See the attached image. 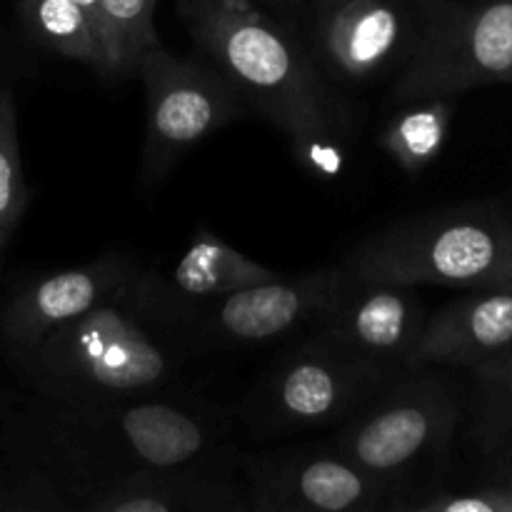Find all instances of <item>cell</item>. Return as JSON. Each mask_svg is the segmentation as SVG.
Instances as JSON below:
<instances>
[{
    "mask_svg": "<svg viewBox=\"0 0 512 512\" xmlns=\"http://www.w3.org/2000/svg\"><path fill=\"white\" fill-rule=\"evenodd\" d=\"M315 3L320 5V15H325L330 8H335L338 3H343V0H315Z\"/></svg>",
    "mask_w": 512,
    "mask_h": 512,
    "instance_id": "4316f807",
    "label": "cell"
},
{
    "mask_svg": "<svg viewBox=\"0 0 512 512\" xmlns=\"http://www.w3.org/2000/svg\"><path fill=\"white\" fill-rule=\"evenodd\" d=\"M428 320L415 288L353 283L310 325L308 338L405 370Z\"/></svg>",
    "mask_w": 512,
    "mask_h": 512,
    "instance_id": "7c38bea8",
    "label": "cell"
},
{
    "mask_svg": "<svg viewBox=\"0 0 512 512\" xmlns=\"http://www.w3.org/2000/svg\"><path fill=\"white\" fill-rule=\"evenodd\" d=\"M0 512H48L38 500H33V493H13L0 498Z\"/></svg>",
    "mask_w": 512,
    "mask_h": 512,
    "instance_id": "603a6c76",
    "label": "cell"
},
{
    "mask_svg": "<svg viewBox=\"0 0 512 512\" xmlns=\"http://www.w3.org/2000/svg\"><path fill=\"white\" fill-rule=\"evenodd\" d=\"M450 118H453L450 98L415 100L388 120L380 133V148L403 173L418 175L443 150Z\"/></svg>",
    "mask_w": 512,
    "mask_h": 512,
    "instance_id": "ac0fdd59",
    "label": "cell"
},
{
    "mask_svg": "<svg viewBox=\"0 0 512 512\" xmlns=\"http://www.w3.org/2000/svg\"><path fill=\"white\" fill-rule=\"evenodd\" d=\"M498 288H505V290H512V263L508 265V270L503 273V278H500Z\"/></svg>",
    "mask_w": 512,
    "mask_h": 512,
    "instance_id": "484cf974",
    "label": "cell"
},
{
    "mask_svg": "<svg viewBox=\"0 0 512 512\" xmlns=\"http://www.w3.org/2000/svg\"><path fill=\"white\" fill-rule=\"evenodd\" d=\"M158 0H100V48L105 78H130L158 43Z\"/></svg>",
    "mask_w": 512,
    "mask_h": 512,
    "instance_id": "d6986e66",
    "label": "cell"
},
{
    "mask_svg": "<svg viewBox=\"0 0 512 512\" xmlns=\"http://www.w3.org/2000/svg\"><path fill=\"white\" fill-rule=\"evenodd\" d=\"M512 83V0L428 13L388 98L395 105L453 98L480 85Z\"/></svg>",
    "mask_w": 512,
    "mask_h": 512,
    "instance_id": "52a82bcc",
    "label": "cell"
},
{
    "mask_svg": "<svg viewBox=\"0 0 512 512\" xmlns=\"http://www.w3.org/2000/svg\"><path fill=\"white\" fill-rule=\"evenodd\" d=\"M405 370L358 358L305 338L250 398V425L260 433H293L345 423Z\"/></svg>",
    "mask_w": 512,
    "mask_h": 512,
    "instance_id": "8992f818",
    "label": "cell"
},
{
    "mask_svg": "<svg viewBox=\"0 0 512 512\" xmlns=\"http://www.w3.org/2000/svg\"><path fill=\"white\" fill-rule=\"evenodd\" d=\"M90 512H245L213 463L135 480L90 505Z\"/></svg>",
    "mask_w": 512,
    "mask_h": 512,
    "instance_id": "2e32d148",
    "label": "cell"
},
{
    "mask_svg": "<svg viewBox=\"0 0 512 512\" xmlns=\"http://www.w3.org/2000/svg\"><path fill=\"white\" fill-rule=\"evenodd\" d=\"M210 65L288 138L313 173H335L348 113L315 55L248 0H180Z\"/></svg>",
    "mask_w": 512,
    "mask_h": 512,
    "instance_id": "7a4b0ae2",
    "label": "cell"
},
{
    "mask_svg": "<svg viewBox=\"0 0 512 512\" xmlns=\"http://www.w3.org/2000/svg\"><path fill=\"white\" fill-rule=\"evenodd\" d=\"M30 203L20 155L18 108L8 88H0V255L13 238Z\"/></svg>",
    "mask_w": 512,
    "mask_h": 512,
    "instance_id": "ffe728a7",
    "label": "cell"
},
{
    "mask_svg": "<svg viewBox=\"0 0 512 512\" xmlns=\"http://www.w3.org/2000/svg\"><path fill=\"white\" fill-rule=\"evenodd\" d=\"M225 425L203 403L150 395L110 405H63L28 395L5 440L35 483L95 500L135 480L218 458Z\"/></svg>",
    "mask_w": 512,
    "mask_h": 512,
    "instance_id": "6da1fadb",
    "label": "cell"
},
{
    "mask_svg": "<svg viewBox=\"0 0 512 512\" xmlns=\"http://www.w3.org/2000/svg\"><path fill=\"white\" fill-rule=\"evenodd\" d=\"M75 3L80 5V10L85 13L88 23L93 25V33H95V38H98V43H100V0H75ZM100 50H103V48H100Z\"/></svg>",
    "mask_w": 512,
    "mask_h": 512,
    "instance_id": "cb8c5ba5",
    "label": "cell"
},
{
    "mask_svg": "<svg viewBox=\"0 0 512 512\" xmlns=\"http://www.w3.org/2000/svg\"><path fill=\"white\" fill-rule=\"evenodd\" d=\"M510 458H512V445H510Z\"/></svg>",
    "mask_w": 512,
    "mask_h": 512,
    "instance_id": "f1b7e54d",
    "label": "cell"
},
{
    "mask_svg": "<svg viewBox=\"0 0 512 512\" xmlns=\"http://www.w3.org/2000/svg\"><path fill=\"white\" fill-rule=\"evenodd\" d=\"M480 435L490 448L512 445V348L475 368Z\"/></svg>",
    "mask_w": 512,
    "mask_h": 512,
    "instance_id": "44dd1931",
    "label": "cell"
},
{
    "mask_svg": "<svg viewBox=\"0 0 512 512\" xmlns=\"http://www.w3.org/2000/svg\"><path fill=\"white\" fill-rule=\"evenodd\" d=\"M275 278H280V273L240 253L215 233L198 230L193 243L175 263L168 283H153L148 275H143L140 290L148 298L163 300V303H200V300L223 298V295L238 293L250 285L268 283Z\"/></svg>",
    "mask_w": 512,
    "mask_h": 512,
    "instance_id": "9a60e30c",
    "label": "cell"
},
{
    "mask_svg": "<svg viewBox=\"0 0 512 512\" xmlns=\"http://www.w3.org/2000/svg\"><path fill=\"white\" fill-rule=\"evenodd\" d=\"M143 280V270L123 253H108L70 270L33 280L10 298L0 318V338L10 355L25 353L60 325L130 298Z\"/></svg>",
    "mask_w": 512,
    "mask_h": 512,
    "instance_id": "30bf717a",
    "label": "cell"
},
{
    "mask_svg": "<svg viewBox=\"0 0 512 512\" xmlns=\"http://www.w3.org/2000/svg\"><path fill=\"white\" fill-rule=\"evenodd\" d=\"M512 263V223L493 208L413 215L378 230L345 255L340 268L358 283L498 288Z\"/></svg>",
    "mask_w": 512,
    "mask_h": 512,
    "instance_id": "277c9868",
    "label": "cell"
},
{
    "mask_svg": "<svg viewBox=\"0 0 512 512\" xmlns=\"http://www.w3.org/2000/svg\"><path fill=\"white\" fill-rule=\"evenodd\" d=\"M145 85V120L140 175L155 188L188 150L245 115L248 103L213 65L185 60L155 45L140 60Z\"/></svg>",
    "mask_w": 512,
    "mask_h": 512,
    "instance_id": "ba28073f",
    "label": "cell"
},
{
    "mask_svg": "<svg viewBox=\"0 0 512 512\" xmlns=\"http://www.w3.org/2000/svg\"><path fill=\"white\" fill-rule=\"evenodd\" d=\"M258 480L260 500L278 512H358L380 493V478L338 448L268 463Z\"/></svg>",
    "mask_w": 512,
    "mask_h": 512,
    "instance_id": "5bb4252c",
    "label": "cell"
},
{
    "mask_svg": "<svg viewBox=\"0 0 512 512\" xmlns=\"http://www.w3.org/2000/svg\"><path fill=\"white\" fill-rule=\"evenodd\" d=\"M505 488L512 490V473H510V478H508V485H505Z\"/></svg>",
    "mask_w": 512,
    "mask_h": 512,
    "instance_id": "83f0119b",
    "label": "cell"
},
{
    "mask_svg": "<svg viewBox=\"0 0 512 512\" xmlns=\"http://www.w3.org/2000/svg\"><path fill=\"white\" fill-rule=\"evenodd\" d=\"M418 28L403 0H343L320 15L313 55L328 78L373 83L403 68Z\"/></svg>",
    "mask_w": 512,
    "mask_h": 512,
    "instance_id": "8fae6325",
    "label": "cell"
},
{
    "mask_svg": "<svg viewBox=\"0 0 512 512\" xmlns=\"http://www.w3.org/2000/svg\"><path fill=\"white\" fill-rule=\"evenodd\" d=\"M512 348V290L488 288L428 315L405 370L478 368Z\"/></svg>",
    "mask_w": 512,
    "mask_h": 512,
    "instance_id": "4fadbf2b",
    "label": "cell"
},
{
    "mask_svg": "<svg viewBox=\"0 0 512 512\" xmlns=\"http://www.w3.org/2000/svg\"><path fill=\"white\" fill-rule=\"evenodd\" d=\"M420 512H503L488 495H468V498H448L428 505Z\"/></svg>",
    "mask_w": 512,
    "mask_h": 512,
    "instance_id": "7402d4cb",
    "label": "cell"
},
{
    "mask_svg": "<svg viewBox=\"0 0 512 512\" xmlns=\"http://www.w3.org/2000/svg\"><path fill=\"white\" fill-rule=\"evenodd\" d=\"M458 423V403L433 368L405 370L360 413L345 420L335 448L375 478L403 473L443 448Z\"/></svg>",
    "mask_w": 512,
    "mask_h": 512,
    "instance_id": "9c48e42d",
    "label": "cell"
},
{
    "mask_svg": "<svg viewBox=\"0 0 512 512\" xmlns=\"http://www.w3.org/2000/svg\"><path fill=\"white\" fill-rule=\"evenodd\" d=\"M135 295L100 305L13 355L33 395L63 405L165 395L178 378V358Z\"/></svg>",
    "mask_w": 512,
    "mask_h": 512,
    "instance_id": "3957f363",
    "label": "cell"
},
{
    "mask_svg": "<svg viewBox=\"0 0 512 512\" xmlns=\"http://www.w3.org/2000/svg\"><path fill=\"white\" fill-rule=\"evenodd\" d=\"M495 505H498L503 512H512V490L503 488V490H493V493H485Z\"/></svg>",
    "mask_w": 512,
    "mask_h": 512,
    "instance_id": "d4e9b609",
    "label": "cell"
},
{
    "mask_svg": "<svg viewBox=\"0 0 512 512\" xmlns=\"http://www.w3.org/2000/svg\"><path fill=\"white\" fill-rule=\"evenodd\" d=\"M143 283V280H140ZM353 283L343 268L315 270L298 278L268 280L238 293L200 303H163L140 290L138 303L158 328L188 333L208 348L260 345L313 325Z\"/></svg>",
    "mask_w": 512,
    "mask_h": 512,
    "instance_id": "5b68a950",
    "label": "cell"
},
{
    "mask_svg": "<svg viewBox=\"0 0 512 512\" xmlns=\"http://www.w3.org/2000/svg\"><path fill=\"white\" fill-rule=\"evenodd\" d=\"M18 15L35 45L103 75V50L75 0H20Z\"/></svg>",
    "mask_w": 512,
    "mask_h": 512,
    "instance_id": "e0dca14e",
    "label": "cell"
}]
</instances>
